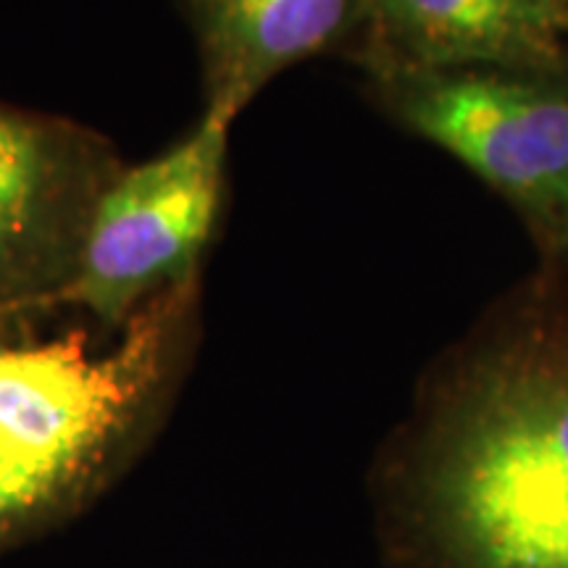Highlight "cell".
Instances as JSON below:
<instances>
[{"label":"cell","instance_id":"obj_1","mask_svg":"<svg viewBox=\"0 0 568 568\" xmlns=\"http://www.w3.org/2000/svg\"><path fill=\"white\" fill-rule=\"evenodd\" d=\"M385 568H568V314L453 353L372 479Z\"/></svg>","mask_w":568,"mask_h":568},{"label":"cell","instance_id":"obj_2","mask_svg":"<svg viewBox=\"0 0 568 568\" xmlns=\"http://www.w3.org/2000/svg\"><path fill=\"white\" fill-rule=\"evenodd\" d=\"M201 280L182 284L98 343L0 326V537L98 485L145 435L187 358Z\"/></svg>","mask_w":568,"mask_h":568},{"label":"cell","instance_id":"obj_3","mask_svg":"<svg viewBox=\"0 0 568 568\" xmlns=\"http://www.w3.org/2000/svg\"><path fill=\"white\" fill-rule=\"evenodd\" d=\"M230 126L203 113L153 159L122 163L92 205L74 266L38 316L77 308L116 335L145 305L201 280L224 209Z\"/></svg>","mask_w":568,"mask_h":568},{"label":"cell","instance_id":"obj_4","mask_svg":"<svg viewBox=\"0 0 568 568\" xmlns=\"http://www.w3.org/2000/svg\"><path fill=\"white\" fill-rule=\"evenodd\" d=\"M387 101L545 224L568 209V84L537 71L456 69L387 74Z\"/></svg>","mask_w":568,"mask_h":568},{"label":"cell","instance_id":"obj_5","mask_svg":"<svg viewBox=\"0 0 568 568\" xmlns=\"http://www.w3.org/2000/svg\"><path fill=\"white\" fill-rule=\"evenodd\" d=\"M119 169L103 134L0 103V326L34 318L61 287Z\"/></svg>","mask_w":568,"mask_h":568},{"label":"cell","instance_id":"obj_6","mask_svg":"<svg viewBox=\"0 0 568 568\" xmlns=\"http://www.w3.org/2000/svg\"><path fill=\"white\" fill-rule=\"evenodd\" d=\"M376 74L503 69L552 74L568 51L564 0H366Z\"/></svg>","mask_w":568,"mask_h":568},{"label":"cell","instance_id":"obj_7","mask_svg":"<svg viewBox=\"0 0 568 568\" xmlns=\"http://www.w3.org/2000/svg\"><path fill=\"white\" fill-rule=\"evenodd\" d=\"M366 0H180L203 80V113L232 124L284 69L361 30Z\"/></svg>","mask_w":568,"mask_h":568},{"label":"cell","instance_id":"obj_8","mask_svg":"<svg viewBox=\"0 0 568 568\" xmlns=\"http://www.w3.org/2000/svg\"><path fill=\"white\" fill-rule=\"evenodd\" d=\"M548 226H550L552 237H556V243L568 253V209H566L564 213H560L556 222H550Z\"/></svg>","mask_w":568,"mask_h":568},{"label":"cell","instance_id":"obj_9","mask_svg":"<svg viewBox=\"0 0 568 568\" xmlns=\"http://www.w3.org/2000/svg\"><path fill=\"white\" fill-rule=\"evenodd\" d=\"M564 3H568V0H564Z\"/></svg>","mask_w":568,"mask_h":568}]
</instances>
